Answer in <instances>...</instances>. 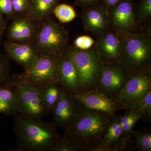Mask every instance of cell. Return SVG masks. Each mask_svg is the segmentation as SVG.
Masks as SVG:
<instances>
[{"instance_id":"6da1fadb","label":"cell","mask_w":151,"mask_h":151,"mask_svg":"<svg viewBox=\"0 0 151 151\" xmlns=\"http://www.w3.org/2000/svg\"><path fill=\"white\" fill-rule=\"evenodd\" d=\"M114 115L97 111L83 105L63 137L78 145L82 151H102V141Z\"/></svg>"},{"instance_id":"7a4b0ae2","label":"cell","mask_w":151,"mask_h":151,"mask_svg":"<svg viewBox=\"0 0 151 151\" xmlns=\"http://www.w3.org/2000/svg\"><path fill=\"white\" fill-rule=\"evenodd\" d=\"M14 131L17 138V151H51L61 136L52 123L27 118L18 114Z\"/></svg>"},{"instance_id":"3957f363","label":"cell","mask_w":151,"mask_h":151,"mask_svg":"<svg viewBox=\"0 0 151 151\" xmlns=\"http://www.w3.org/2000/svg\"><path fill=\"white\" fill-rule=\"evenodd\" d=\"M120 36L122 45L120 63L132 73L151 69L150 26Z\"/></svg>"},{"instance_id":"277c9868","label":"cell","mask_w":151,"mask_h":151,"mask_svg":"<svg viewBox=\"0 0 151 151\" xmlns=\"http://www.w3.org/2000/svg\"><path fill=\"white\" fill-rule=\"evenodd\" d=\"M65 53L72 60L78 70V94L97 90L104 64L94 45L85 50L70 45Z\"/></svg>"},{"instance_id":"5b68a950","label":"cell","mask_w":151,"mask_h":151,"mask_svg":"<svg viewBox=\"0 0 151 151\" xmlns=\"http://www.w3.org/2000/svg\"><path fill=\"white\" fill-rule=\"evenodd\" d=\"M67 31L51 17L41 23L34 44L39 54L60 57L69 45Z\"/></svg>"},{"instance_id":"8992f818","label":"cell","mask_w":151,"mask_h":151,"mask_svg":"<svg viewBox=\"0 0 151 151\" xmlns=\"http://www.w3.org/2000/svg\"><path fill=\"white\" fill-rule=\"evenodd\" d=\"M10 80L17 93L19 114L38 120H42L47 115L41 86L27 81L20 74L12 76Z\"/></svg>"},{"instance_id":"52a82bcc","label":"cell","mask_w":151,"mask_h":151,"mask_svg":"<svg viewBox=\"0 0 151 151\" xmlns=\"http://www.w3.org/2000/svg\"><path fill=\"white\" fill-rule=\"evenodd\" d=\"M108 16L110 29L120 35L136 32L146 27L138 21L133 0H120L109 9Z\"/></svg>"},{"instance_id":"ba28073f","label":"cell","mask_w":151,"mask_h":151,"mask_svg":"<svg viewBox=\"0 0 151 151\" xmlns=\"http://www.w3.org/2000/svg\"><path fill=\"white\" fill-rule=\"evenodd\" d=\"M60 57L39 54L20 75L29 82L41 87L50 83L58 84Z\"/></svg>"},{"instance_id":"9c48e42d","label":"cell","mask_w":151,"mask_h":151,"mask_svg":"<svg viewBox=\"0 0 151 151\" xmlns=\"http://www.w3.org/2000/svg\"><path fill=\"white\" fill-rule=\"evenodd\" d=\"M132 73L121 63L104 65L96 90L118 100Z\"/></svg>"},{"instance_id":"30bf717a","label":"cell","mask_w":151,"mask_h":151,"mask_svg":"<svg viewBox=\"0 0 151 151\" xmlns=\"http://www.w3.org/2000/svg\"><path fill=\"white\" fill-rule=\"evenodd\" d=\"M151 90V69L132 73L118 100L125 109H131Z\"/></svg>"},{"instance_id":"8fae6325","label":"cell","mask_w":151,"mask_h":151,"mask_svg":"<svg viewBox=\"0 0 151 151\" xmlns=\"http://www.w3.org/2000/svg\"><path fill=\"white\" fill-rule=\"evenodd\" d=\"M41 23L27 14L16 15L6 29L7 40L15 43H34Z\"/></svg>"},{"instance_id":"7c38bea8","label":"cell","mask_w":151,"mask_h":151,"mask_svg":"<svg viewBox=\"0 0 151 151\" xmlns=\"http://www.w3.org/2000/svg\"><path fill=\"white\" fill-rule=\"evenodd\" d=\"M94 46L104 65L120 63L122 51L121 37L110 29L95 40Z\"/></svg>"},{"instance_id":"4fadbf2b","label":"cell","mask_w":151,"mask_h":151,"mask_svg":"<svg viewBox=\"0 0 151 151\" xmlns=\"http://www.w3.org/2000/svg\"><path fill=\"white\" fill-rule=\"evenodd\" d=\"M82 103L66 91L53 108L52 122L58 128H67L79 113Z\"/></svg>"},{"instance_id":"5bb4252c","label":"cell","mask_w":151,"mask_h":151,"mask_svg":"<svg viewBox=\"0 0 151 151\" xmlns=\"http://www.w3.org/2000/svg\"><path fill=\"white\" fill-rule=\"evenodd\" d=\"M84 29L98 37L110 29L108 12L102 4L82 8Z\"/></svg>"},{"instance_id":"9a60e30c","label":"cell","mask_w":151,"mask_h":151,"mask_svg":"<svg viewBox=\"0 0 151 151\" xmlns=\"http://www.w3.org/2000/svg\"><path fill=\"white\" fill-rule=\"evenodd\" d=\"M73 95L86 107L111 115H114L116 111L125 109L118 100L97 90Z\"/></svg>"},{"instance_id":"2e32d148","label":"cell","mask_w":151,"mask_h":151,"mask_svg":"<svg viewBox=\"0 0 151 151\" xmlns=\"http://www.w3.org/2000/svg\"><path fill=\"white\" fill-rule=\"evenodd\" d=\"M58 83L70 94H79V78L78 70L72 60L65 53L59 58Z\"/></svg>"},{"instance_id":"e0dca14e","label":"cell","mask_w":151,"mask_h":151,"mask_svg":"<svg viewBox=\"0 0 151 151\" xmlns=\"http://www.w3.org/2000/svg\"><path fill=\"white\" fill-rule=\"evenodd\" d=\"M4 48L10 60L16 62L24 69L29 67L39 55L33 43H17L6 40L4 42Z\"/></svg>"},{"instance_id":"ac0fdd59","label":"cell","mask_w":151,"mask_h":151,"mask_svg":"<svg viewBox=\"0 0 151 151\" xmlns=\"http://www.w3.org/2000/svg\"><path fill=\"white\" fill-rule=\"evenodd\" d=\"M122 132L119 141L112 151H124L132 150L134 138L133 129L135 124L142 118L139 112L134 109H129L123 116H120Z\"/></svg>"},{"instance_id":"d6986e66","label":"cell","mask_w":151,"mask_h":151,"mask_svg":"<svg viewBox=\"0 0 151 151\" xmlns=\"http://www.w3.org/2000/svg\"><path fill=\"white\" fill-rule=\"evenodd\" d=\"M19 112L17 93L10 80L8 84L0 86V114L10 116L16 115Z\"/></svg>"},{"instance_id":"ffe728a7","label":"cell","mask_w":151,"mask_h":151,"mask_svg":"<svg viewBox=\"0 0 151 151\" xmlns=\"http://www.w3.org/2000/svg\"><path fill=\"white\" fill-rule=\"evenodd\" d=\"M60 0H28L27 14L36 21L41 23L51 17Z\"/></svg>"},{"instance_id":"44dd1931","label":"cell","mask_w":151,"mask_h":151,"mask_svg":"<svg viewBox=\"0 0 151 151\" xmlns=\"http://www.w3.org/2000/svg\"><path fill=\"white\" fill-rule=\"evenodd\" d=\"M122 132L120 116L114 115L102 141V151H112L114 146L119 141Z\"/></svg>"},{"instance_id":"7402d4cb","label":"cell","mask_w":151,"mask_h":151,"mask_svg":"<svg viewBox=\"0 0 151 151\" xmlns=\"http://www.w3.org/2000/svg\"><path fill=\"white\" fill-rule=\"evenodd\" d=\"M41 87L45 106L48 113L52 112L65 91L57 83H50Z\"/></svg>"},{"instance_id":"603a6c76","label":"cell","mask_w":151,"mask_h":151,"mask_svg":"<svg viewBox=\"0 0 151 151\" xmlns=\"http://www.w3.org/2000/svg\"><path fill=\"white\" fill-rule=\"evenodd\" d=\"M133 143L135 145L133 149L140 151H151V130L148 128L134 131L133 133Z\"/></svg>"},{"instance_id":"cb8c5ba5","label":"cell","mask_w":151,"mask_h":151,"mask_svg":"<svg viewBox=\"0 0 151 151\" xmlns=\"http://www.w3.org/2000/svg\"><path fill=\"white\" fill-rule=\"evenodd\" d=\"M135 6L138 21L142 26L147 27L145 25L151 21V0H139Z\"/></svg>"},{"instance_id":"d4e9b609","label":"cell","mask_w":151,"mask_h":151,"mask_svg":"<svg viewBox=\"0 0 151 151\" xmlns=\"http://www.w3.org/2000/svg\"><path fill=\"white\" fill-rule=\"evenodd\" d=\"M130 109L137 111L141 114V119L151 124V90L140 99Z\"/></svg>"},{"instance_id":"484cf974","label":"cell","mask_w":151,"mask_h":151,"mask_svg":"<svg viewBox=\"0 0 151 151\" xmlns=\"http://www.w3.org/2000/svg\"><path fill=\"white\" fill-rule=\"evenodd\" d=\"M57 19L63 23L72 21L76 17V12L73 7L66 4H58L53 11Z\"/></svg>"},{"instance_id":"4316f807","label":"cell","mask_w":151,"mask_h":151,"mask_svg":"<svg viewBox=\"0 0 151 151\" xmlns=\"http://www.w3.org/2000/svg\"><path fill=\"white\" fill-rule=\"evenodd\" d=\"M10 60L0 50V86L8 84L11 76Z\"/></svg>"},{"instance_id":"83f0119b","label":"cell","mask_w":151,"mask_h":151,"mask_svg":"<svg viewBox=\"0 0 151 151\" xmlns=\"http://www.w3.org/2000/svg\"><path fill=\"white\" fill-rule=\"evenodd\" d=\"M51 151H82L80 147L64 137H61Z\"/></svg>"},{"instance_id":"f1b7e54d","label":"cell","mask_w":151,"mask_h":151,"mask_svg":"<svg viewBox=\"0 0 151 151\" xmlns=\"http://www.w3.org/2000/svg\"><path fill=\"white\" fill-rule=\"evenodd\" d=\"M94 43L95 40L91 37L82 35L76 39L73 46L79 49L85 50L92 47Z\"/></svg>"},{"instance_id":"f546056e","label":"cell","mask_w":151,"mask_h":151,"mask_svg":"<svg viewBox=\"0 0 151 151\" xmlns=\"http://www.w3.org/2000/svg\"><path fill=\"white\" fill-rule=\"evenodd\" d=\"M0 13L9 20H12L15 16L12 0H0Z\"/></svg>"},{"instance_id":"4dcf8cb0","label":"cell","mask_w":151,"mask_h":151,"mask_svg":"<svg viewBox=\"0 0 151 151\" xmlns=\"http://www.w3.org/2000/svg\"><path fill=\"white\" fill-rule=\"evenodd\" d=\"M14 12L16 15L27 14L28 10V0H12Z\"/></svg>"},{"instance_id":"1f68e13d","label":"cell","mask_w":151,"mask_h":151,"mask_svg":"<svg viewBox=\"0 0 151 151\" xmlns=\"http://www.w3.org/2000/svg\"><path fill=\"white\" fill-rule=\"evenodd\" d=\"M103 0H75V4L82 8L102 4Z\"/></svg>"},{"instance_id":"d6a6232c","label":"cell","mask_w":151,"mask_h":151,"mask_svg":"<svg viewBox=\"0 0 151 151\" xmlns=\"http://www.w3.org/2000/svg\"><path fill=\"white\" fill-rule=\"evenodd\" d=\"M8 27L7 21L4 16L0 13V43L2 40L4 36Z\"/></svg>"},{"instance_id":"836d02e7","label":"cell","mask_w":151,"mask_h":151,"mask_svg":"<svg viewBox=\"0 0 151 151\" xmlns=\"http://www.w3.org/2000/svg\"><path fill=\"white\" fill-rule=\"evenodd\" d=\"M120 0H103L102 4L106 9L107 12L111 7L116 5Z\"/></svg>"}]
</instances>
